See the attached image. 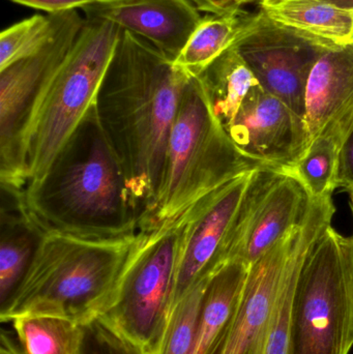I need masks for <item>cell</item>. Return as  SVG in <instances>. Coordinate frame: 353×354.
Here are the masks:
<instances>
[{"instance_id": "obj_4", "label": "cell", "mask_w": 353, "mask_h": 354, "mask_svg": "<svg viewBox=\"0 0 353 354\" xmlns=\"http://www.w3.org/2000/svg\"><path fill=\"white\" fill-rule=\"evenodd\" d=\"M122 29L109 21L85 18L68 55L37 91L18 139L24 187L39 180L95 105Z\"/></svg>"}, {"instance_id": "obj_32", "label": "cell", "mask_w": 353, "mask_h": 354, "mask_svg": "<svg viewBox=\"0 0 353 354\" xmlns=\"http://www.w3.org/2000/svg\"><path fill=\"white\" fill-rule=\"evenodd\" d=\"M325 1L335 4V6H340V8L353 10V0H325Z\"/></svg>"}, {"instance_id": "obj_12", "label": "cell", "mask_w": 353, "mask_h": 354, "mask_svg": "<svg viewBox=\"0 0 353 354\" xmlns=\"http://www.w3.org/2000/svg\"><path fill=\"white\" fill-rule=\"evenodd\" d=\"M254 170L236 177L184 212L171 312L201 280L215 274L226 264L224 254L228 237Z\"/></svg>"}, {"instance_id": "obj_6", "label": "cell", "mask_w": 353, "mask_h": 354, "mask_svg": "<svg viewBox=\"0 0 353 354\" xmlns=\"http://www.w3.org/2000/svg\"><path fill=\"white\" fill-rule=\"evenodd\" d=\"M182 228L184 214L139 231L113 301L99 317L149 354L159 353L169 324Z\"/></svg>"}, {"instance_id": "obj_30", "label": "cell", "mask_w": 353, "mask_h": 354, "mask_svg": "<svg viewBox=\"0 0 353 354\" xmlns=\"http://www.w3.org/2000/svg\"><path fill=\"white\" fill-rule=\"evenodd\" d=\"M0 354H23L18 344L12 340V337L8 333H1L0 340Z\"/></svg>"}, {"instance_id": "obj_7", "label": "cell", "mask_w": 353, "mask_h": 354, "mask_svg": "<svg viewBox=\"0 0 353 354\" xmlns=\"http://www.w3.org/2000/svg\"><path fill=\"white\" fill-rule=\"evenodd\" d=\"M292 354H350L353 293L346 237L327 228L305 262L292 309Z\"/></svg>"}, {"instance_id": "obj_22", "label": "cell", "mask_w": 353, "mask_h": 354, "mask_svg": "<svg viewBox=\"0 0 353 354\" xmlns=\"http://www.w3.org/2000/svg\"><path fill=\"white\" fill-rule=\"evenodd\" d=\"M340 147L330 138H317L286 171L292 174L311 198L332 197L337 187Z\"/></svg>"}, {"instance_id": "obj_29", "label": "cell", "mask_w": 353, "mask_h": 354, "mask_svg": "<svg viewBox=\"0 0 353 354\" xmlns=\"http://www.w3.org/2000/svg\"><path fill=\"white\" fill-rule=\"evenodd\" d=\"M200 12L209 15H221L240 10L246 4L257 0H190Z\"/></svg>"}, {"instance_id": "obj_1", "label": "cell", "mask_w": 353, "mask_h": 354, "mask_svg": "<svg viewBox=\"0 0 353 354\" xmlns=\"http://www.w3.org/2000/svg\"><path fill=\"white\" fill-rule=\"evenodd\" d=\"M192 77L145 39L122 30L95 107L133 205L147 229L163 183L170 133Z\"/></svg>"}, {"instance_id": "obj_14", "label": "cell", "mask_w": 353, "mask_h": 354, "mask_svg": "<svg viewBox=\"0 0 353 354\" xmlns=\"http://www.w3.org/2000/svg\"><path fill=\"white\" fill-rule=\"evenodd\" d=\"M81 10L138 35L173 62L203 18L190 0H99Z\"/></svg>"}, {"instance_id": "obj_24", "label": "cell", "mask_w": 353, "mask_h": 354, "mask_svg": "<svg viewBox=\"0 0 353 354\" xmlns=\"http://www.w3.org/2000/svg\"><path fill=\"white\" fill-rule=\"evenodd\" d=\"M213 274L201 280L172 310L158 354H191L205 292Z\"/></svg>"}, {"instance_id": "obj_10", "label": "cell", "mask_w": 353, "mask_h": 354, "mask_svg": "<svg viewBox=\"0 0 353 354\" xmlns=\"http://www.w3.org/2000/svg\"><path fill=\"white\" fill-rule=\"evenodd\" d=\"M311 197L292 174L257 168L228 237L224 262L250 266L306 216Z\"/></svg>"}, {"instance_id": "obj_3", "label": "cell", "mask_w": 353, "mask_h": 354, "mask_svg": "<svg viewBox=\"0 0 353 354\" xmlns=\"http://www.w3.org/2000/svg\"><path fill=\"white\" fill-rule=\"evenodd\" d=\"M138 233L110 239L44 233L24 278L0 306V322L47 315L85 324L99 318L113 301Z\"/></svg>"}, {"instance_id": "obj_2", "label": "cell", "mask_w": 353, "mask_h": 354, "mask_svg": "<svg viewBox=\"0 0 353 354\" xmlns=\"http://www.w3.org/2000/svg\"><path fill=\"white\" fill-rule=\"evenodd\" d=\"M20 199L44 233L110 239L140 231L122 166L102 130L95 105L45 176L21 189Z\"/></svg>"}, {"instance_id": "obj_25", "label": "cell", "mask_w": 353, "mask_h": 354, "mask_svg": "<svg viewBox=\"0 0 353 354\" xmlns=\"http://www.w3.org/2000/svg\"><path fill=\"white\" fill-rule=\"evenodd\" d=\"M56 12L35 15L4 29L0 35V70L41 49L53 37Z\"/></svg>"}, {"instance_id": "obj_28", "label": "cell", "mask_w": 353, "mask_h": 354, "mask_svg": "<svg viewBox=\"0 0 353 354\" xmlns=\"http://www.w3.org/2000/svg\"><path fill=\"white\" fill-rule=\"evenodd\" d=\"M16 3L45 10L48 14L64 12V10H81L87 4L93 3L99 0H12Z\"/></svg>"}, {"instance_id": "obj_15", "label": "cell", "mask_w": 353, "mask_h": 354, "mask_svg": "<svg viewBox=\"0 0 353 354\" xmlns=\"http://www.w3.org/2000/svg\"><path fill=\"white\" fill-rule=\"evenodd\" d=\"M304 120L310 143L330 138L341 149L353 130V43L334 46L315 64L307 84Z\"/></svg>"}, {"instance_id": "obj_18", "label": "cell", "mask_w": 353, "mask_h": 354, "mask_svg": "<svg viewBox=\"0 0 353 354\" xmlns=\"http://www.w3.org/2000/svg\"><path fill=\"white\" fill-rule=\"evenodd\" d=\"M250 266L230 261L209 281L191 354H215L228 320L240 299Z\"/></svg>"}, {"instance_id": "obj_5", "label": "cell", "mask_w": 353, "mask_h": 354, "mask_svg": "<svg viewBox=\"0 0 353 354\" xmlns=\"http://www.w3.org/2000/svg\"><path fill=\"white\" fill-rule=\"evenodd\" d=\"M259 167L236 149L200 79L192 77L170 133L163 183L147 229L176 220L205 196Z\"/></svg>"}, {"instance_id": "obj_13", "label": "cell", "mask_w": 353, "mask_h": 354, "mask_svg": "<svg viewBox=\"0 0 353 354\" xmlns=\"http://www.w3.org/2000/svg\"><path fill=\"white\" fill-rule=\"evenodd\" d=\"M236 149L255 163L288 169L310 147L304 118L259 85L226 127Z\"/></svg>"}, {"instance_id": "obj_16", "label": "cell", "mask_w": 353, "mask_h": 354, "mask_svg": "<svg viewBox=\"0 0 353 354\" xmlns=\"http://www.w3.org/2000/svg\"><path fill=\"white\" fill-rule=\"evenodd\" d=\"M0 306L24 278L44 232L23 207L20 191L1 187Z\"/></svg>"}, {"instance_id": "obj_23", "label": "cell", "mask_w": 353, "mask_h": 354, "mask_svg": "<svg viewBox=\"0 0 353 354\" xmlns=\"http://www.w3.org/2000/svg\"><path fill=\"white\" fill-rule=\"evenodd\" d=\"M315 245L294 258L282 280L274 303L263 354H292V309L296 286L305 262Z\"/></svg>"}, {"instance_id": "obj_26", "label": "cell", "mask_w": 353, "mask_h": 354, "mask_svg": "<svg viewBox=\"0 0 353 354\" xmlns=\"http://www.w3.org/2000/svg\"><path fill=\"white\" fill-rule=\"evenodd\" d=\"M80 354H149L124 338L101 318L83 324Z\"/></svg>"}, {"instance_id": "obj_8", "label": "cell", "mask_w": 353, "mask_h": 354, "mask_svg": "<svg viewBox=\"0 0 353 354\" xmlns=\"http://www.w3.org/2000/svg\"><path fill=\"white\" fill-rule=\"evenodd\" d=\"M335 214L333 198H311L304 218L251 264L215 354H263L274 303L288 268L300 252L318 243Z\"/></svg>"}, {"instance_id": "obj_20", "label": "cell", "mask_w": 353, "mask_h": 354, "mask_svg": "<svg viewBox=\"0 0 353 354\" xmlns=\"http://www.w3.org/2000/svg\"><path fill=\"white\" fill-rule=\"evenodd\" d=\"M249 14L240 8L226 14L203 17L174 64L191 77L199 76L209 64L234 46Z\"/></svg>"}, {"instance_id": "obj_27", "label": "cell", "mask_w": 353, "mask_h": 354, "mask_svg": "<svg viewBox=\"0 0 353 354\" xmlns=\"http://www.w3.org/2000/svg\"><path fill=\"white\" fill-rule=\"evenodd\" d=\"M337 187L353 191V130L340 149Z\"/></svg>"}, {"instance_id": "obj_31", "label": "cell", "mask_w": 353, "mask_h": 354, "mask_svg": "<svg viewBox=\"0 0 353 354\" xmlns=\"http://www.w3.org/2000/svg\"><path fill=\"white\" fill-rule=\"evenodd\" d=\"M348 194H350V209H352L353 216V191L348 192ZM346 254H347L348 270H350L353 293V234L352 236L346 237Z\"/></svg>"}, {"instance_id": "obj_19", "label": "cell", "mask_w": 353, "mask_h": 354, "mask_svg": "<svg viewBox=\"0 0 353 354\" xmlns=\"http://www.w3.org/2000/svg\"><path fill=\"white\" fill-rule=\"evenodd\" d=\"M197 77L207 91L213 113L224 128L234 120L251 91L260 85L236 45Z\"/></svg>"}, {"instance_id": "obj_17", "label": "cell", "mask_w": 353, "mask_h": 354, "mask_svg": "<svg viewBox=\"0 0 353 354\" xmlns=\"http://www.w3.org/2000/svg\"><path fill=\"white\" fill-rule=\"evenodd\" d=\"M276 22L336 46L353 43V10L325 0H259Z\"/></svg>"}, {"instance_id": "obj_11", "label": "cell", "mask_w": 353, "mask_h": 354, "mask_svg": "<svg viewBox=\"0 0 353 354\" xmlns=\"http://www.w3.org/2000/svg\"><path fill=\"white\" fill-rule=\"evenodd\" d=\"M56 16L57 26L47 44L0 70V177L4 187H24L17 157L19 135L37 91L68 55L85 24L78 10Z\"/></svg>"}, {"instance_id": "obj_9", "label": "cell", "mask_w": 353, "mask_h": 354, "mask_svg": "<svg viewBox=\"0 0 353 354\" xmlns=\"http://www.w3.org/2000/svg\"><path fill=\"white\" fill-rule=\"evenodd\" d=\"M234 45L261 87L302 118L311 72L336 46L288 28L261 10L249 14Z\"/></svg>"}, {"instance_id": "obj_21", "label": "cell", "mask_w": 353, "mask_h": 354, "mask_svg": "<svg viewBox=\"0 0 353 354\" xmlns=\"http://www.w3.org/2000/svg\"><path fill=\"white\" fill-rule=\"evenodd\" d=\"M23 354H80L83 324L56 316H23L12 322Z\"/></svg>"}]
</instances>
